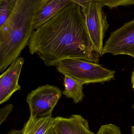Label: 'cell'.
<instances>
[{
  "label": "cell",
  "mask_w": 134,
  "mask_h": 134,
  "mask_svg": "<svg viewBox=\"0 0 134 134\" xmlns=\"http://www.w3.org/2000/svg\"><path fill=\"white\" fill-rule=\"evenodd\" d=\"M28 46L46 66L57 67L67 58L83 59L98 64L81 7L74 3L33 32Z\"/></svg>",
  "instance_id": "obj_1"
},
{
  "label": "cell",
  "mask_w": 134,
  "mask_h": 134,
  "mask_svg": "<svg viewBox=\"0 0 134 134\" xmlns=\"http://www.w3.org/2000/svg\"><path fill=\"white\" fill-rule=\"evenodd\" d=\"M38 0H18L10 18L0 26V73L4 72L28 46Z\"/></svg>",
  "instance_id": "obj_2"
},
{
  "label": "cell",
  "mask_w": 134,
  "mask_h": 134,
  "mask_svg": "<svg viewBox=\"0 0 134 134\" xmlns=\"http://www.w3.org/2000/svg\"><path fill=\"white\" fill-rule=\"evenodd\" d=\"M57 69L60 73L69 75L84 84L110 81L114 78L115 73L98 63L75 58L62 60L57 66Z\"/></svg>",
  "instance_id": "obj_3"
},
{
  "label": "cell",
  "mask_w": 134,
  "mask_h": 134,
  "mask_svg": "<svg viewBox=\"0 0 134 134\" xmlns=\"http://www.w3.org/2000/svg\"><path fill=\"white\" fill-rule=\"evenodd\" d=\"M104 6L99 0H89L81 8L90 39L99 57L104 54L103 39L109 27L106 15L103 9Z\"/></svg>",
  "instance_id": "obj_4"
},
{
  "label": "cell",
  "mask_w": 134,
  "mask_h": 134,
  "mask_svg": "<svg viewBox=\"0 0 134 134\" xmlns=\"http://www.w3.org/2000/svg\"><path fill=\"white\" fill-rule=\"evenodd\" d=\"M62 96V91L58 87L49 84L40 86L31 91L26 97L30 117L52 116V111Z\"/></svg>",
  "instance_id": "obj_5"
},
{
  "label": "cell",
  "mask_w": 134,
  "mask_h": 134,
  "mask_svg": "<svg viewBox=\"0 0 134 134\" xmlns=\"http://www.w3.org/2000/svg\"><path fill=\"white\" fill-rule=\"evenodd\" d=\"M103 52L113 55H127L134 58V19L110 33Z\"/></svg>",
  "instance_id": "obj_6"
},
{
  "label": "cell",
  "mask_w": 134,
  "mask_h": 134,
  "mask_svg": "<svg viewBox=\"0 0 134 134\" xmlns=\"http://www.w3.org/2000/svg\"><path fill=\"white\" fill-rule=\"evenodd\" d=\"M25 59L19 57L0 77V104L8 101L12 95L21 90L19 80Z\"/></svg>",
  "instance_id": "obj_7"
},
{
  "label": "cell",
  "mask_w": 134,
  "mask_h": 134,
  "mask_svg": "<svg viewBox=\"0 0 134 134\" xmlns=\"http://www.w3.org/2000/svg\"><path fill=\"white\" fill-rule=\"evenodd\" d=\"M72 3V0H38L33 17V29H37Z\"/></svg>",
  "instance_id": "obj_8"
},
{
  "label": "cell",
  "mask_w": 134,
  "mask_h": 134,
  "mask_svg": "<svg viewBox=\"0 0 134 134\" xmlns=\"http://www.w3.org/2000/svg\"><path fill=\"white\" fill-rule=\"evenodd\" d=\"M53 127L56 134H96L90 130L87 120L80 114L55 118Z\"/></svg>",
  "instance_id": "obj_9"
},
{
  "label": "cell",
  "mask_w": 134,
  "mask_h": 134,
  "mask_svg": "<svg viewBox=\"0 0 134 134\" xmlns=\"http://www.w3.org/2000/svg\"><path fill=\"white\" fill-rule=\"evenodd\" d=\"M54 118L30 117L25 123L22 134H45L54 125Z\"/></svg>",
  "instance_id": "obj_10"
},
{
  "label": "cell",
  "mask_w": 134,
  "mask_h": 134,
  "mask_svg": "<svg viewBox=\"0 0 134 134\" xmlns=\"http://www.w3.org/2000/svg\"><path fill=\"white\" fill-rule=\"evenodd\" d=\"M83 83L81 81L69 75H64L65 90L63 94L68 98L73 99L75 104L82 102L84 97L83 92Z\"/></svg>",
  "instance_id": "obj_11"
},
{
  "label": "cell",
  "mask_w": 134,
  "mask_h": 134,
  "mask_svg": "<svg viewBox=\"0 0 134 134\" xmlns=\"http://www.w3.org/2000/svg\"><path fill=\"white\" fill-rule=\"evenodd\" d=\"M18 0H0V26L7 21L12 14Z\"/></svg>",
  "instance_id": "obj_12"
},
{
  "label": "cell",
  "mask_w": 134,
  "mask_h": 134,
  "mask_svg": "<svg viewBox=\"0 0 134 134\" xmlns=\"http://www.w3.org/2000/svg\"><path fill=\"white\" fill-rule=\"evenodd\" d=\"M104 6H107L110 9L116 8L119 6L134 5V0H99Z\"/></svg>",
  "instance_id": "obj_13"
},
{
  "label": "cell",
  "mask_w": 134,
  "mask_h": 134,
  "mask_svg": "<svg viewBox=\"0 0 134 134\" xmlns=\"http://www.w3.org/2000/svg\"><path fill=\"white\" fill-rule=\"evenodd\" d=\"M96 134H121L119 127L113 124L101 126Z\"/></svg>",
  "instance_id": "obj_14"
},
{
  "label": "cell",
  "mask_w": 134,
  "mask_h": 134,
  "mask_svg": "<svg viewBox=\"0 0 134 134\" xmlns=\"http://www.w3.org/2000/svg\"><path fill=\"white\" fill-rule=\"evenodd\" d=\"M14 105L8 104L2 107L0 110V125L2 124L7 119L10 114L13 111Z\"/></svg>",
  "instance_id": "obj_15"
},
{
  "label": "cell",
  "mask_w": 134,
  "mask_h": 134,
  "mask_svg": "<svg viewBox=\"0 0 134 134\" xmlns=\"http://www.w3.org/2000/svg\"><path fill=\"white\" fill-rule=\"evenodd\" d=\"M74 3L78 4L81 8L83 7L88 3L89 1H80V0H72Z\"/></svg>",
  "instance_id": "obj_16"
},
{
  "label": "cell",
  "mask_w": 134,
  "mask_h": 134,
  "mask_svg": "<svg viewBox=\"0 0 134 134\" xmlns=\"http://www.w3.org/2000/svg\"><path fill=\"white\" fill-rule=\"evenodd\" d=\"M22 130H16L12 129L10 130L7 134H22Z\"/></svg>",
  "instance_id": "obj_17"
},
{
  "label": "cell",
  "mask_w": 134,
  "mask_h": 134,
  "mask_svg": "<svg viewBox=\"0 0 134 134\" xmlns=\"http://www.w3.org/2000/svg\"><path fill=\"white\" fill-rule=\"evenodd\" d=\"M131 79V84L132 85V87L134 90V68L133 71H132V73Z\"/></svg>",
  "instance_id": "obj_18"
},
{
  "label": "cell",
  "mask_w": 134,
  "mask_h": 134,
  "mask_svg": "<svg viewBox=\"0 0 134 134\" xmlns=\"http://www.w3.org/2000/svg\"><path fill=\"white\" fill-rule=\"evenodd\" d=\"M45 134H56L53 126Z\"/></svg>",
  "instance_id": "obj_19"
},
{
  "label": "cell",
  "mask_w": 134,
  "mask_h": 134,
  "mask_svg": "<svg viewBox=\"0 0 134 134\" xmlns=\"http://www.w3.org/2000/svg\"><path fill=\"white\" fill-rule=\"evenodd\" d=\"M132 134H134V126H132L131 127Z\"/></svg>",
  "instance_id": "obj_20"
},
{
  "label": "cell",
  "mask_w": 134,
  "mask_h": 134,
  "mask_svg": "<svg viewBox=\"0 0 134 134\" xmlns=\"http://www.w3.org/2000/svg\"><path fill=\"white\" fill-rule=\"evenodd\" d=\"M133 108H134V105H133Z\"/></svg>",
  "instance_id": "obj_21"
}]
</instances>
